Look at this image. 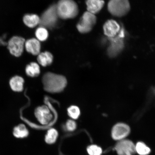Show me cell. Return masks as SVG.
I'll return each instance as SVG.
<instances>
[{
    "instance_id": "cell-7",
    "label": "cell",
    "mask_w": 155,
    "mask_h": 155,
    "mask_svg": "<svg viewBox=\"0 0 155 155\" xmlns=\"http://www.w3.org/2000/svg\"><path fill=\"white\" fill-rule=\"evenodd\" d=\"M123 36L120 33L114 38H109L111 44L108 48L107 54L110 58H114L117 56L123 49L124 46Z\"/></svg>"
},
{
    "instance_id": "cell-20",
    "label": "cell",
    "mask_w": 155,
    "mask_h": 155,
    "mask_svg": "<svg viewBox=\"0 0 155 155\" xmlns=\"http://www.w3.org/2000/svg\"><path fill=\"white\" fill-rule=\"evenodd\" d=\"M136 153L140 155H148L150 152V149L142 142H139L135 145Z\"/></svg>"
},
{
    "instance_id": "cell-19",
    "label": "cell",
    "mask_w": 155,
    "mask_h": 155,
    "mask_svg": "<svg viewBox=\"0 0 155 155\" xmlns=\"http://www.w3.org/2000/svg\"><path fill=\"white\" fill-rule=\"evenodd\" d=\"M59 134L55 129H50L48 130L45 137V141L48 144H54L57 141Z\"/></svg>"
},
{
    "instance_id": "cell-24",
    "label": "cell",
    "mask_w": 155,
    "mask_h": 155,
    "mask_svg": "<svg viewBox=\"0 0 155 155\" xmlns=\"http://www.w3.org/2000/svg\"><path fill=\"white\" fill-rule=\"evenodd\" d=\"M77 125L74 120H69L65 124V127L66 130L69 132H73L76 130Z\"/></svg>"
},
{
    "instance_id": "cell-15",
    "label": "cell",
    "mask_w": 155,
    "mask_h": 155,
    "mask_svg": "<svg viewBox=\"0 0 155 155\" xmlns=\"http://www.w3.org/2000/svg\"><path fill=\"white\" fill-rule=\"evenodd\" d=\"M24 79L22 77L15 76L10 81L9 84L11 88L14 91L20 92L24 89Z\"/></svg>"
},
{
    "instance_id": "cell-17",
    "label": "cell",
    "mask_w": 155,
    "mask_h": 155,
    "mask_svg": "<svg viewBox=\"0 0 155 155\" xmlns=\"http://www.w3.org/2000/svg\"><path fill=\"white\" fill-rule=\"evenodd\" d=\"M13 135L17 138H26L29 135V131L26 126L20 124L15 127L13 130Z\"/></svg>"
},
{
    "instance_id": "cell-6",
    "label": "cell",
    "mask_w": 155,
    "mask_h": 155,
    "mask_svg": "<svg viewBox=\"0 0 155 155\" xmlns=\"http://www.w3.org/2000/svg\"><path fill=\"white\" fill-rule=\"evenodd\" d=\"M96 22L95 15L88 12H86L83 15L78 24L77 28L81 33H87L91 31Z\"/></svg>"
},
{
    "instance_id": "cell-4",
    "label": "cell",
    "mask_w": 155,
    "mask_h": 155,
    "mask_svg": "<svg viewBox=\"0 0 155 155\" xmlns=\"http://www.w3.org/2000/svg\"><path fill=\"white\" fill-rule=\"evenodd\" d=\"M108 9L114 16L122 17L129 12L130 5L129 0H110L108 4Z\"/></svg>"
},
{
    "instance_id": "cell-21",
    "label": "cell",
    "mask_w": 155,
    "mask_h": 155,
    "mask_svg": "<svg viewBox=\"0 0 155 155\" xmlns=\"http://www.w3.org/2000/svg\"><path fill=\"white\" fill-rule=\"evenodd\" d=\"M68 115L72 120L78 119L81 114L80 109L78 107L73 105L69 107L67 110Z\"/></svg>"
},
{
    "instance_id": "cell-3",
    "label": "cell",
    "mask_w": 155,
    "mask_h": 155,
    "mask_svg": "<svg viewBox=\"0 0 155 155\" xmlns=\"http://www.w3.org/2000/svg\"><path fill=\"white\" fill-rule=\"evenodd\" d=\"M26 40L20 36L13 35L9 38L7 42L8 51L11 55L18 58L22 55L24 51Z\"/></svg>"
},
{
    "instance_id": "cell-1",
    "label": "cell",
    "mask_w": 155,
    "mask_h": 155,
    "mask_svg": "<svg viewBox=\"0 0 155 155\" xmlns=\"http://www.w3.org/2000/svg\"><path fill=\"white\" fill-rule=\"evenodd\" d=\"M42 82L46 91L51 93L61 92L66 87L67 80L63 75L51 72L45 74Z\"/></svg>"
},
{
    "instance_id": "cell-9",
    "label": "cell",
    "mask_w": 155,
    "mask_h": 155,
    "mask_svg": "<svg viewBox=\"0 0 155 155\" xmlns=\"http://www.w3.org/2000/svg\"><path fill=\"white\" fill-rule=\"evenodd\" d=\"M35 115L38 121L43 125L48 124L53 117L49 108L46 105H42L36 108L35 111Z\"/></svg>"
},
{
    "instance_id": "cell-8",
    "label": "cell",
    "mask_w": 155,
    "mask_h": 155,
    "mask_svg": "<svg viewBox=\"0 0 155 155\" xmlns=\"http://www.w3.org/2000/svg\"><path fill=\"white\" fill-rule=\"evenodd\" d=\"M115 150L119 155H133L136 153L134 143L126 139L118 141Z\"/></svg>"
},
{
    "instance_id": "cell-14",
    "label": "cell",
    "mask_w": 155,
    "mask_h": 155,
    "mask_svg": "<svg viewBox=\"0 0 155 155\" xmlns=\"http://www.w3.org/2000/svg\"><path fill=\"white\" fill-rule=\"evenodd\" d=\"M22 21L25 26L33 28L40 24V18L36 15L27 14L23 16Z\"/></svg>"
},
{
    "instance_id": "cell-22",
    "label": "cell",
    "mask_w": 155,
    "mask_h": 155,
    "mask_svg": "<svg viewBox=\"0 0 155 155\" xmlns=\"http://www.w3.org/2000/svg\"><path fill=\"white\" fill-rule=\"evenodd\" d=\"M35 35L38 40L44 41L47 39L48 38V32L45 28L41 27L37 29Z\"/></svg>"
},
{
    "instance_id": "cell-13",
    "label": "cell",
    "mask_w": 155,
    "mask_h": 155,
    "mask_svg": "<svg viewBox=\"0 0 155 155\" xmlns=\"http://www.w3.org/2000/svg\"><path fill=\"white\" fill-rule=\"evenodd\" d=\"M86 3L88 12L95 15L101 10L104 2V0H87Z\"/></svg>"
},
{
    "instance_id": "cell-18",
    "label": "cell",
    "mask_w": 155,
    "mask_h": 155,
    "mask_svg": "<svg viewBox=\"0 0 155 155\" xmlns=\"http://www.w3.org/2000/svg\"><path fill=\"white\" fill-rule=\"evenodd\" d=\"M26 72L28 76L35 77L39 75L40 69L39 65L35 62H32L27 65Z\"/></svg>"
},
{
    "instance_id": "cell-12",
    "label": "cell",
    "mask_w": 155,
    "mask_h": 155,
    "mask_svg": "<svg viewBox=\"0 0 155 155\" xmlns=\"http://www.w3.org/2000/svg\"><path fill=\"white\" fill-rule=\"evenodd\" d=\"M40 44L38 39L32 38L25 41V49L28 53L34 55H38L40 53Z\"/></svg>"
},
{
    "instance_id": "cell-23",
    "label": "cell",
    "mask_w": 155,
    "mask_h": 155,
    "mask_svg": "<svg viewBox=\"0 0 155 155\" xmlns=\"http://www.w3.org/2000/svg\"><path fill=\"white\" fill-rule=\"evenodd\" d=\"M87 151L89 155H101L102 153V148L95 144L89 145L87 147Z\"/></svg>"
},
{
    "instance_id": "cell-5",
    "label": "cell",
    "mask_w": 155,
    "mask_h": 155,
    "mask_svg": "<svg viewBox=\"0 0 155 155\" xmlns=\"http://www.w3.org/2000/svg\"><path fill=\"white\" fill-rule=\"evenodd\" d=\"M58 17L56 5H52L42 15L40 24L45 28H53L57 24Z\"/></svg>"
},
{
    "instance_id": "cell-10",
    "label": "cell",
    "mask_w": 155,
    "mask_h": 155,
    "mask_svg": "<svg viewBox=\"0 0 155 155\" xmlns=\"http://www.w3.org/2000/svg\"><path fill=\"white\" fill-rule=\"evenodd\" d=\"M130 132V128L128 125L123 123H117L112 128V138L118 141L123 140L129 135Z\"/></svg>"
},
{
    "instance_id": "cell-11",
    "label": "cell",
    "mask_w": 155,
    "mask_h": 155,
    "mask_svg": "<svg viewBox=\"0 0 155 155\" xmlns=\"http://www.w3.org/2000/svg\"><path fill=\"white\" fill-rule=\"evenodd\" d=\"M104 34L109 38L115 37L121 31V27L115 20H109L107 21L103 27Z\"/></svg>"
},
{
    "instance_id": "cell-2",
    "label": "cell",
    "mask_w": 155,
    "mask_h": 155,
    "mask_svg": "<svg viewBox=\"0 0 155 155\" xmlns=\"http://www.w3.org/2000/svg\"><path fill=\"white\" fill-rule=\"evenodd\" d=\"M56 6L58 17L62 19L74 18L78 12L77 5L73 0H60Z\"/></svg>"
},
{
    "instance_id": "cell-16",
    "label": "cell",
    "mask_w": 155,
    "mask_h": 155,
    "mask_svg": "<svg viewBox=\"0 0 155 155\" xmlns=\"http://www.w3.org/2000/svg\"><path fill=\"white\" fill-rule=\"evenodd\" d=\"M53 57L50 52L46 51L38 54L37 60L40 64L43 67H47L53 62Z\"/></svg>"
}]
</instances>
